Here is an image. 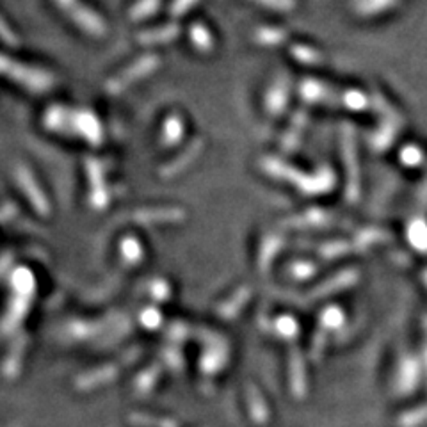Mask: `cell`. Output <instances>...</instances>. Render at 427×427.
Instances as JSON below:
<instances>
[{
	"instance_id": "cell-1",
	"label": "cell",
	"mask_w": 427,
	"mask_h": 427,
	"mask_svg": "<svg viewBox=\"0 0 427 427\" xmlns=\"http://www.w3.org/2000/svg\"><path fill=\"white\" fill-rule=\"evenodd\" d=\"M0 74L7 75L13 81L21 82L24 86L32 89H49L52 86V77L49 74L41 70H36V68L25 66V64L16 63V61L7 59L6 56H0Z\"/></svg>"
},
{
	"instance_id": "cell-2",
	"label": "cell",
	"mask_w": 427,
	"mask_h": 427,
	"mask_svg": "<svg viewBox=\"0 0 427 427\" xmlns=\"http://www.w3.org/2000/svg\"><path fill=\"white\" fill-rule=\"evenodd\" d=\"M159 66H161V59H159L157 56H154V54H148V56L139 57V59L134 61L129 68H125L121 75H118V77L107 82V91L119 93L121 89H125L126 86L132 84V82L154 74Z\"/></svg>"
},
{
	"instance_id": "cell-3",
	"label": "cell",
	"mask_w": 427,
	"mask_h": 427,
	"mask_svg": "<svg viewBox=\"0 0 427 427\" xmlns=\"http://www.w3.org/2000/svg\"><path fill=\"white\" fill-rule=\"evenodd\" d=\"M66 13L88 34L104 36L107 32V25L104 21V18L100 14H96L93 9H89V7L82 6V4L75 2L70 9H66Z\"/></svg>"
},
{
	"instance_id": "cell-4",
	"label": "cell",
	"mask_w": 427,
	"mask_h": 427,
	"mask_svg": "<svg viewBox=\"0 0 427 427\" xmlns=\"http://www.w3.org/2000/svg\"><path fill=\"white\" fill-rule=\"evenodd\" d=\"M180 36V27L176 24H168L162 25V27L157 29H148V31H143L139 36H137V41L141 45L154 46V45H164V43L173 41Z\"/></svg>"
},
{
	"instance_id": "cell-5",
	"label": "cell",
	"mask_w": 427,
	"mask_h": 427,
	"mask_svg": "<svg viewBox=\"0 0 427 427\" xmlns=\"http://www.w3.org/2000/svg\"><path fill=\"white\" fill-rule=\"evenodd\" d=\"M189 36H191V41H193V45L196 46L198 50H201V52H209V50H212L214 38L207 27H204L201 24H194L193 27H191Z\"/></svg>"
},
{
	"instance_id": "cell-6",
	"label": "cell",
	"mask_w": 427,
	"mask_h": 427,
	"mask_svg": "<svg viewBox=\"0 0 427 427\" xmlns=\"http://www.w3.org/2000/svg\"><path fill=\"white\" fill-rule=\"evenodd\" d=\"M159 7H161V0H137V2L130 7L129 16L136 21L144 20V18L157 13Z\"/></svg>"
},
{
	"instance_id": "cell-7",
	"label": "cell",
	"mask_w": 427,
	"mask_h": 427,
	"mask_svg": "<svg viewBox=\"0 0 427 427\" xmlns=\"http://www.w3.org/2000/svg\"><path fill=\"white\" fill-rule=\"evenodd\" d=\"M196 2L198 0H173L171 7H169V13H171V16H182V14L186 13V11H189Z\"/></svg>"
},
{
	"instance_id": "cell-8",
	"label": "cell",
	"mask_w": 427,
	"mask_h": 427,
	"mask_svg": "<svg viewBox=\"0 0 427 427\" xmlns=\"http://www.w3.org/2000/svg\"><path fill=\"white\" fill-rule=\"evenodd\" d=\"M0 38H2L7 45H16V36L9 31V27H7L2 18H0Z\"/></svg>"
},
{
	"instance_id": "cell-9",
	"label": "cell",
	"mask_w": 427,
	"mask_h": 427,
	"mask_svg": "<svg viewBox=\"0 0 427 427\" xmlns=\"http://www.w3.org/2000/svg\"><path fill=\"white\" fill-rule=\"evenodd\" d=\"M260 4L269 7H276V9H291L294 6V0H258Z\"/></svg>"
},
{
	"instance_id": "cell-10",
	"label": "cell",
	"mask_w": 427,
	"mask_h": 427,
	"mask_svg": "<svg viewBox=\"0 0 427 427\" xmlns=\"http://www.w3.org/2000/svg\"><path fill=\"white\" fill-rule=\"evenodd\" d=\"M75 2H77V0H56V4H57V6H59V7H63L64 11H66V9H70V7L74 6Z\"/></svg>"
}]
</instances>
